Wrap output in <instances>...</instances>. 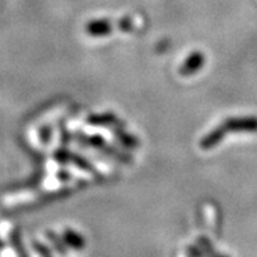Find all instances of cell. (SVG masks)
Returning <instances> with one entry per match:
<instances>
[{"mask_svg":"<svg viewBox=\"0 0 257 257\" xmlns=\"http://www.w3.org/2000/svg\"><path fill=\"white\" fill-rule=\"evenodd\" d=\"M226 133L227 130L223 125L220 126V127H215L214 130H211L209 134H206V136L201 139V149L210 150L213 149V147H215L217 145H219V143L222 142V139L224 138V136H226Z\"/></svg>","mask_w":257,"mask_h":257,"instance_id":"3","label":"cell"},{"mask_svg":"<svg viewBox=\"0 0 257 257\" xmlns=\"http://www.w3.org/2000/svg\"><path fill=\"white\" fill-rule=\"evenodd\" d=\"M114 136L117 137L118 142H121L122 145L125 146V147H127V149H137L139 146L138 138H136V137L132 136V134H128V133L125 132L121 126L114 128Z\"/></svg>","mask_w":257,"mask_h":257,"instance_id":"7","label":"cell"},{"mask_svg":"<svg viewBox=\"0 0 257 257\" xmlns=\"http://www.w3.org/2000/svg\"><path fill=\"white\" fill-rule=\"evenodd\" d=\"M87 123L93 126H109V125H121L118 118L112 113H104V114H93L87 118Z\"/></svg>","mask_w":257,"mask_h":257,"instance_id":"6","label":"cell"},{"mask_svg":"<svg viewBox=\"0 0 257 257\" xmlns=\"http://www.w3.org/2000/svg\"><path fill=\"white\" fill-rule=\"evenodd\" d=\"M71 156L72 154L67 150H57L54 154V158L57 162L62 163V164H66V163L71 162Z\"/></svg>","mask_w":257,"mask_h":257,"instance_id":"11","label":"cell"},{"mask_svg":"<svg viewBox=\"0 0 257 257\" xmlns=\"http://www.w3.org/2000/svg\"><path fill=\"white\" fill-rule=\"evenodd\" d=\"M203 64H205V55L201 51H194L186 58L179 71L183 76H188V75H193L197 71H200Z\"/></svg>","mask_w":257,"mask_h":257,"instance_id":"2","label":"cell"},{"mask_svg":"<svg viewBox=\"0 0 257 257\" xmlns=\"http://www.w3.org/2000/svg\"><path fill=\"white\" fill-rule=\"evenodd\" d=\"M79 141L81 142H84L85 145L91 146V147H95V149L101 150L106 142H105V139L102 138L101 136H91V137H87V136H79Z\"/></svg>","mask_w":257,"mask_h":257,"instance_id":"9","label":"cell"},{"mask_svg":"<svg viewBox=\"0 0 257 257\" xmlns=\"http://www.w3.org/2000/svg\"><path fill=\"white\" fill-rule=\"evenodd\" d=\"M57 177L59 180H62V181H67V180L71 179V175H70L68 171H66V169H62V171H59V172L57 173Z\"/></svg>","mask_w":257,"mask_h":257,"instance_id":"14","label":"cell"},{"mask_svg":"<svg viewBox=\"0 0 257 257\" xmlns=\"http://www.w3.org/2000/svg\"><path fill=\"white\" fill-rule=\"evenodd\" d=\"M46 235H48V239L51 241V244L54 245L55 250H58L59 253H63V254L67 253V248H66L67 244L64 243L63 236L62 237L58 236L57 233L54 232H46Z\"/></svg>","mask_w":257,"mask_h":257,"instance_id":"8","label":"cell"},{"mask_svg":"<svg viewBox=\"0 0 257 257\" xmlns=\"http://www.w3.org/2000/svg\"><path fill=\"white\" fill-rule=\"evenodd\" d=\"M118 29L121 32H132L133 31V23L130 17H123L118 21Z\"/></svg>","mask_w":257,"mask_h":257,"instance_id":"12","label":"cell"},{"mask_svg":"<svg viewBox=\"0 0 257 257\" xmlns=\"http://www.w3.org/2000/svg\"><path fill=\"white\" fill-rule=\"evenodd\" d=\"M71 162L74 163L75 166L79 167L80 169H84V171H88V172H93L96 173V169L95 167L92 166L91 163L88 162L87 159H84L83 156L78 155V154H72L71 156Z\"/></svg>","mask_w":257,"mask_h":257,"instance_id":"10","label":"cell"},{"mask_svg":"<svg viewBox=\"0 0 257 257\" xmlns=\"http://www.w3.org/2000/svg\"><path fill=\"white\" fill-rule=\"evenodd\" d=\"M189 254H194V256H201L202 254V252H201L198 248H194V247H190L189 252H188Z\"/></svg>","mask_w":257,"mask_h":257,"instance_id":"16","label":"cell"},{"mask_svg":"<svg viewBox=\"0 0 257 257\" xmlns=\"http://www.w3.org/2000/svg\"><path fill=\"white\" fill-rule=\"evenodd\" d=\"M113 32V24L109 20H93L87 24V33L93 37H104Z\"/></svg>","mask_w":257,"mask_h":257,"instance_id":"4","label":"cell"},{"mask_svg":"<svg viewBox=\"0 0 257 257\" xmlns=\"http://www.w3.org/2000/svg\"><path fill=\"white\" fill-rule=\"evenodd\" d=\"M41 137H42V139H44L45 142H48L49 139H50V137H51L50 128H49V127L42 128V132H41Z\"/></svg>","mask_w":257,"mask_h":257,"instance_id":"15","label":"cell"},{"mask_svg":"<svg viewBox=\"0 0 257 257\" xmlns=\"http://www.w3.org/2000/svg\"><path fill=\"white\" fill-rule=\"evenodd\" d=\"M223 126L227 133H256L257 117H240V118H228Z\"/></svg>","mask_w":257,"mask_h":257,"instance_id":"1","label":"cell"},{"mask_svg":"<svg viewBox=\"0 0 257 257\" xmlns=\"http://www.w3.org/2000/svg\"><path fill=\"white\" fill-rule=\"evenodd\" d=\"M33 245H34V249L37 250V252H40L41 254H45V256H50L51 254V249H49V248L46 247V245H44V244L34 241Z\"/></svg>","mask_w":257,"mask_h":257,"instance_id":"13","label":"cell"},{"mask_svg":"<svg viewBox=\"0 0 257 257\" xmlns=\"http://www.w3.org/2000/svg\"><path fill=\"white\" fill-rule=\"evenodd\" d=\"M63 239H64V243L67 244V247L74 248V249L76 250L84 249L85 247L84 237L81 236L80 233L75 232L74 230H70V228L64 230Z\"/></svg>","mask_w":257,"mask_h":257,"instance_id":"5","label":"cell"}]
</instances>
